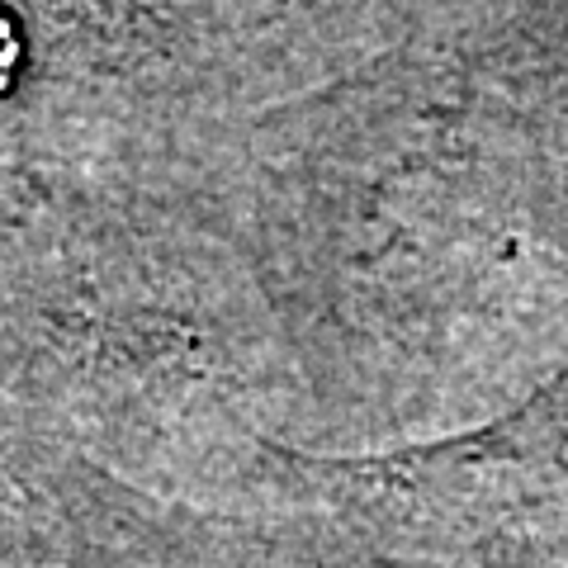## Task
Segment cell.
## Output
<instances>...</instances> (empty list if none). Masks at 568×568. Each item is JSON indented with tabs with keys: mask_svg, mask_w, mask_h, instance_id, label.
<instances>
[{
	"mask_svg": "<svg viewBox=\"0 0 568 568\" xmlns=\"http://www.w3.org/2000/svg\"><path fill=\"white\" fill-rule=\"evenodd\" d=\"M14 71H20V33L0 14V91L14 81Z\"/></svg>",
	"mask_w": 568,
	"mask_h": 568,
	"instance_id": "6da1fadb",
	"label": "cell"
}]
</instances>
